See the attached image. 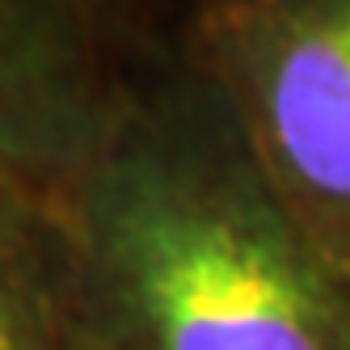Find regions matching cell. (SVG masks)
Segmentation results:
<instances>
[{
  "instance_id": "cell-1",
  "label": "cell",
  "mask_w": 350,
  "mask_h": 350,
  "mask_svg": "<svg viewBox=\"0 0 350 350\" xmlns=\"http://www.w3.org/2000/svg\"><path fill=\"white\" fill-rule=\"evenodd\" d=\"M59 211L68 350H350V279L274 198L178 21Z\"/></svg>"
},
{
  "instance_id": "cell-2",
  "label": "cell",
  "mask_w": 350,
  "mask_h": 350,
  "mask_svg": "<svg viewBox=\"0 0 350 350\" xmlns=\"http://www.w3.org/2000/svg\"><path fill=\"white\" fill-rule=\"evenodd\" d=\"M178 51L295 228L350 279V0H198L178 9Z\"/></svg>"
},
{
  "instance_id": "cell-3",
  "label": "cell",
  "mask_w": 350,
  "mask_h": 350,
  "mask_svg": "<svg viewBox=\"0 0 350 350\" xmlns=\"http://www.w3.org/2000/svg\"><path fill=\"white\" fill-rule=\"evenodd\" d=\"M178 9L0 0V169L64 190L97 157Z\"/></svg>"
},
{
  "instance_id": "cell-4",
  "label": "cell",
  "mask_w": 350,
  "mask_h": 350,
  "mask_svg": "<svg viewBox=\"0 0 350 350\" xmlns=\"http://www.w3.org/2000/svg\"><path fill=\"white\" fill-rule=\"evenodd\" d=\"M0 350H68L59 194L0 169Z\"/></svg>"
}]
</instances>
